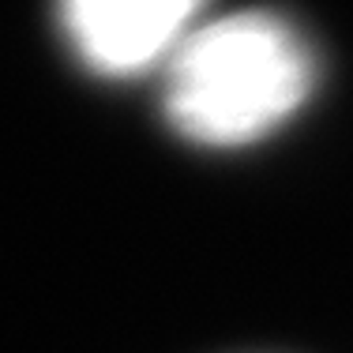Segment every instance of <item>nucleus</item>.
<instances>
[{
    "mask_svg": "<svg viewBox=\"0 0 353 353\" xmlns=\"http://www.w3.org/2000/svg\"><path fill=\"white\" fill-rule=\"evenodd\" d=\"M316 57L290 19L237 12L192 30L165 64V117L203 147H245L308 102Z\"/></svg>",
    "mask_w": 353,
    "mask_h": 353,
    "instance_id": "f257e3e1",
    "label": "nucleus"
},
{
    "mask_svg": "<svg viewBox=\"0 0 353 353\" xmlns=\"http://www.w3.org/2000/svg\"><path fill=\"white\" fill-rule=\"evenodd\" d=\"M199 8L203 0H61V27L90 72L124 79L170 64Z\"/></svg>",
    "mask_w": 353,
    "mask_h": 353,
    "instance_id": "f03ea898",
    "label": "nucleus"
}]
</instances>
